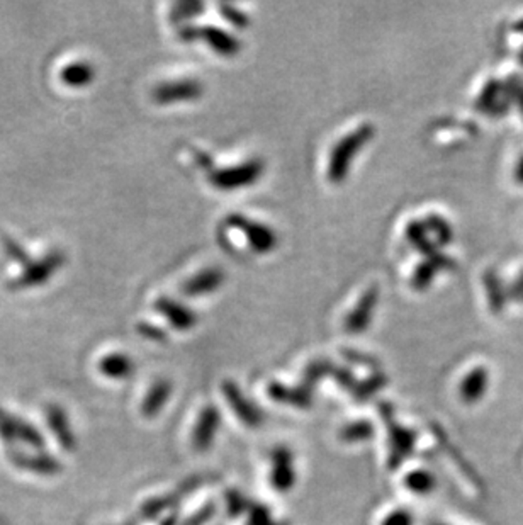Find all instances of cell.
Wrapping results in <instances>:
<instances>
[{"instance_id": "obj_1", "label": "cell", "mask_w": 523, "mask_h": 525, "mask_svg": "<svg viewBox=\"0 0 523 525\" xmlns=\"http://www.w3.org/2000/svg\"><path fill=\"white\" fill-rule=\"evenodd\" d=\"M374 135H376V128L369 122L347 133L342 140L333 146L332 155L328 159V170H326L328 181L332 184H340L345 181L354 159L361 153L363 146L374 138Z\"/></svg>"}, {"instance_id": "obj_2", "label": "cell", "mask_w": 523, "mask_h": 525, "mask_svg": "<svg viewBox=\"0 0 523 525\" xmlns=\"http://www.w3.org/2000/svg\"><path fill=\"white\" fill-rule=\"evenodd\" d=\"M226 224L243 233L248 240L250 248L257 254L272 252L279 242L277 233L270 226H267L263 223L254 222L243 215H230L226 218Z\"/></svg>"}, {"instance_id": "obj_3", "label": "cell", "mask_w": 523, "mask_h": 525, "mask_svg": "<svg viewBox=\"0 0 523 525\" xmlns=\"http://www.w3.org/2000/svg\"><path fill=\"white\" fill-rule=\"evenodd\" d=\"M65 263V254L60 248L50 250L38 262H31L27 267H24L22 274L16 279L9 281L11 289H26V287H35L40 284L46 283L61 265Z\"/></svg>"}, {"instance_id": "obj_4", "label": "cell", "mask_w": 523, "mask_h": 525, "mask_svg": "<svg viewBox=\"0 0 523 525\" xmlns=\"http://www.w3.org/2000/svg\"><path fill=\"white\" fill-rule=\"evenodd\" d=\"M263 162L261 161H250V162L228 167L222 170H215L209 176V182L222 191H233V189H242L246 185H252L261 179L263 174Z\"/></svg>"}, {"instance_id": "obj_5", "label": "cell", "mask_w": 523, "mask_h": 525, "mask_svg": "<svg viewBox=\"0 0 523 525\" xmlns=\"http://www.w3.org/2000/svg\"><path fill=\"white\" fill-rule=\"evenodd\" d=\"M7 458L20 471L33 473L38 476H57L63 471V466L57 458L48 452H24L20 449H9Z\"/></svg>"}, {"instance_id": "obj_6", "label": "cell", "mask_w": 523, "mask_h": 525, "mask_svg": "<svg viewBox=\"0 0 523 525\" xmlns=\"http://www.w3.org/2000/svg\"><path fill=\"white\" fill-rule=\"evenodd\" d=\"M474 107L478 113H481L484 116H489V118L504 116L511 107L504 82L496 81V79L488 82L481 89L480 96L476 98Z\"/></svg>"}, {"instance_id": "obj_7", "label": "cell", "mask_w": 523, "mask_h": 525, "mask_svg": "<svg viewBox=\"0 0 523 525\" xmlns=\"http://www.w3.org/2000/svg\"><path fill=\"white\" fill-rule=\"evenodd\" d=\"M204 92V87L196 79L165 82L153 89L152 98L157 104H176V102L198 101Z\"/></svg>"}, {"instance_id": "obj_8", "label": "cell", "mask_w": 523, "mask_h": 525, "mask_svg": "<svg viewBox=\"0 0 523 525\" xmlns=\"http://www.w3.org/2000/svg\"><path fill=\"white\" fill-rule=\"evenodd\" d=\"M379 302V289L376 286H371L359 300V303L354 306V310L348 313L345 320V330L348 333H363L367 330L369 324L372 322L374 310Z\"/></svg>"}, {"instance_id": "obj_9", "label": "cell", "mask_w": 523, "mask_h": 525, "mask_svg": "<svg viewBox=\"0 0 523 525\" xmlns=\"http://www.w3.org/2000/svg\"><path fill=\"white\" fill-rule=\"evenodd\" d=\"M46 422L63 451L74 452L77 449V437H75L74 427L70 424L68 415L65 413V410L61 408L60 404H48L46 406Z\"/></svg>"}, {"instance_id": "obj_10", "label": "cell", "mask_w": 523, "mask_h": 525, "mask_svg": "<svg viewBox=\"0 0 523 525\" xmlns=\"http://www.w3.org/2000/svg\"><path fill=\"white\" fill-rule=\"evenodd\" d=\"M222 391L226 396V402L231 406V410L238 415V419L243 424L248 427H259L262 424V413L257 410V406L252 404L250 400L245 398L240 388L231 381H226L222 384Z\"/></svg>"}, {"instance_id": "obj_11", "label": "cell", "mask_w": 523, "mask_h": 525, "mask_svg": "<svg viewBox=\"0 0 523 525\" xmlns=\"http://www.w3.org/2000/svg\"><path fill=\"white\" fill-rule=\"evenodd\" d=\"M218 428H220V411L216 410V406L209 404L202 410L198 424L194 427V434H192L194 447L198 451H206L209 445L213 444Z\"/></svg>"}, {"instance_id": "obj_12", "label": "cell", "mask_w": 523, "mask_h": 525, "mask_svg": "<svg viewBox=\"0 0 523 525\" xmlns=\"http://www.w3.org/2000/svg\"><path fill=\"white\" fill-rule=\"evenodd\" d=\"M155 310L160 313L161 317H165L168 320V324L172 325L176 330H191L198 324V317L192 310H189L185 304L177 303L170 298H160L155 303Z\"/></svg>"}, {"instance_id": "obj_13", "label": "cell", "mask_w": 523, "mask_h": 525, "mask_svg": "<svg viewBox=\"0 0 523 525\" xmlns=\"http://www.w3.org/2000/svg\"><path fill=\"white\" fill-rule=\"evenodd\" d=\"M454 269V261L445 255L442 252H439L437 255L423 261L422 263L417 265L415 272H413V278H411V286L417 289V291H425L432 281L435 279L437 272H442V270H450Z\"/></svg>"}, {"instance_id": "obj_14", "label": "cell", "mask_w": 523, "mask_h": 525, "mask_svg": "<svg viewBox=\"0 0 523 525\" xmlns=\"http://www.w3.org/2000/svg\"><path fill=\"white\" fill-rule=\"evenodd\" d=\"M199 40L204 41L220 57H237V53L242 48L240 41L233 38L224 29L215 27V26H202V27H199Z\"/></svg>"}, {"instance_id": "obj_15", "label": "cell", "mask_w": 523, "mask_h": 525, "mask_svg": "<svg viewBox=\"0 0 523 525\" xmlns=\"http://www.w3.org/2000/svg\"><path fill=\"white\" fill-rule=\"evenodd\" d=\"M222 281H224V272L218 267H209L204 269L199 274L192 276L191 279H187L185 284L182 286L183 294L187 296H202V294H209L215 293L216 289H220Z\"/></svg>"}, {"instance_id": "obj_16", "label": "cell", "mask_w": 523, "mask_h": 525, "mask_svg": "<svg viewBox=\"0 0 523 525\" xmlns=\"http://www.w3.org/2000/svg\"><path fill=\"white\" fill-rule=\"evenodd\" d=\"M296 473L293 465V456L287 449H277L272 456V485L279 491H287L294 485Z\"/></svg>"}, {"instance_id": "obj_17", "label": "cell", "mask_w": 523, "mask_h": 525, "mask_svg": "<svg viewBox=\"0 0 523 525\" xmlns=\"http://www.w3.org/2000/svg\"><path fill=\"white\" fill-rule=\"evenodd\" d=\"M489 386V372L484 369L483 365L474 367L459 386V395L464 404H478L483 400L484 393Z\"/></svg>"}, {"instance_id": "obj_18", "label": "cell", "mask_w": 523, "mask_h": 525, "mask_svg": "<svg viewBox=\"0 0 523 525\" xmlns=\"http://www.w3.org/2000/svg\"><path fill=\"white\" fill-rule=\"evenodd\" d=\"M406 240L411 243L413 248H417L426 259H430L441 252V247L435 243V240L430 239V233L426 231L422 222L408 223Z\"/></svg>"}, {"instance_id": "obj_19", "label": "cell", "mask_w": 523, "mask_h": 525, "mask_svg": "<svg viewBox=\"0 0 523 525\" xmlns=\"http://www.w3.org/2000/svg\"><path fill=\"white\" fill-rule=\"evenodd\" d=\"M99 371L105 378L122 380V378H128L133 374L135 364L131 361V357L124 356L121 352H114V354H109L102 359L99 363Z\"/></svg>"}, {"instance_id": "obj_20", "label": "cell", "mask_w": 523, "mask_h": 525, "mask_svg": "<svg viewBox=\"0 0 523 525\" xmlns=\"http://www.w3.org/2000/svg\"><path fill=\"white\" fill-rule=\"evenodd\" d=\"M61 81L70 87L89 85L96 77V70L89 61H74L61 70Z\"/></svg>"}, {"instance_id": "obj_21", "label": "cell", "mask_w": 523, "mask_h": 525, "mask_svg": "<svg viewBox=\"0 0 523 525\" xmlns=\"http://www.w3.org/2000/svg\"><path fill=\"white\" fill-rule=\"evenodd\" d=\"M170 395H172V384L168 383V381H159V383L155 384V386L148 391L144 402L141 404V411H143V415H144L146 419L159 415L161 411V408H163V404L168 402Z\"/></svg>"}, {"instance_id": "obj_22", "label": "cell", "mask_w": 523, "mask_h": 525, "mask_svg": "<svg viewBox=\"0 0 523 525\" xmlns=\"http://www.w3.org/2000/svg\"><path fill=\"white\" fill-rule=\"evenodd\" d=\"M484 284H486V294H488L489 308L495 313H502V310L506 304V298H508V293L504 289L502 279L498 278V274L495 270H488V274L484 276Z\"/></svg>"}, {"instance_id": "obj_23", "label": "cell", "mask_w": 523, "mask_h": 525, "mask_svg": "<svg viewBox=\"0 0 523 525\" xmlns=\"http://www.w3.org/2000/svg\"><path fill=\"white\" fill-rule=\"evenodd\" d=\"M391 443H393V452L391 465H400L402 458L413 451V434L402 428L400 425H391Z\"/></svg>"}, {"instance_id": "obj_24", "label": "cell", "mask_w": 523, "mask_h": 525, "mask_svg": "<svg viewBox=\"0 0 523 525\" xmlns=\"http://www.w3.org/2000/svg\"><path fill=\"white\" fill-rule=\"evenodd\" d=\"M423 226L426 228L428 233H432L435 237V243L439 247H443L447 243L454 240V231H452V226L449 224L447 220H443L442 216H437V215H428L425 220H423Z\"/></svg>"}, {"instance_id": "obj_25", "label": "cell", "mask_w": 523, "mask_h": 525, "mask_svg": "<svg viewBox=\"0 0 523 525\" xmlns=\"http://www.w3.org/2000/svg\"><path fill=\"white\" fill-rule=\"evenodd\" d=\"M16 437H18L20 443L35 449L36 452L43 451V447L46 445V441H44L40 430L35 425L26 422L24 419H20V417H18V420H16Z\"/></svg>"}, {"instance_id": "obj_26", "label": "cell", "mask_w": 523, "mask_h": 525, "mask_svg": "<svg viewBox=\"0 0 523 525\" xmlns=\"http://www.w3.org/2000/svg\"><path fill=\"white\" fill-rule=\"evenodd\" d=\"M269 393L274 400L285 402V404H298V406H306L309 404V395L306 391H296L291 388H285L284 384L274 383L269 388Z\"/></svg>"}, {"instance_id": "obj_27", "label": "cell", "mask_w": 523, "mask_h": 525, "mask_svg": "<svg viewBox=\"0 0 523 525\" xmlns=\"http://www.w3.org/2000/svg\"><path fill=\"white\" fill-rule=\"evenodd\" d=\"M16 420L18 417L9 413L5 408L0 406V441L7 445L9 449L14 447V443L18 441L16 437Z\"/></svg>"}, {"instance_id": "obj_28", "label": "cell", "mask_w": 523, "mask_h": 525, "mask_svg": "<svg viewBox=\"0 0 523 525\" xmlns=\"http://www.w3.org/2000/svg\"><path fill=\"white\" fill-rule=\"evenodd\" d=\"M406 486L410 488V491L425 495V493H430L433 490L435 478L428 471H415V473H410L406 476Z\"/></svg>"}, {"instance_id": "obj_29", "label": "cell", "mask_w": 523, "mask_h": 525, "mask_svg": "<svg viewBox=\"0 0 523 525\" xmlns=\"http://www.w3.org/2000/svg\"><path fill=\"white\" fill-rule=\"evenodd\" d=\"M202 7L204 5L199 4V2H181V4H176L174 9H172V18L179 20V22H185V20L199 16Z\"/></svg>"}, {"instance_id": "obj_30", "label": "cell", "mask_w": 523, "mask_h": 525, "mask_svg": "<svg viewBox=\"0 0 523 525\" xmlns=\"http://www.w3.org/2000/svg\"><path fill=\"white\" fill-rule=\"evenodd\" d=\"M506 85V92H508V98L511 106H517L519 111L522 113L523 116V79L522 77H517V75H511L510 79L504 81Z\"/></svg>"}, {"instance_id": "obj_31", "label": "cell", "mask_w": 523, "mask_h": 525, "mask_svg": "<svg viewBox=\"0 0 523 525\" xmlns=\"http://www.w3.org/2000/svg\"><path fill=\"white\" fill-rule=\"evenodd\" d=\"M372 437V427L365 422H357V424L348 425L342 432V439L355 443V441H365Z\"/></svg>"}, {"instance_id": "obj_32", "label": "cell", "mask_w": 523, "mask_h": 525, "mask_svg": "<svg viewBox=\"0 0 523 525\" xmlns=\"http://www.w3.org/2000/svg\"><path fill=\"white\" fill-rule=\"evenodd\" d=\"M2 242H4V248H5L7 255H9L12 261L22 263L24 267H27L29 263L33 262V261L29 259L27 252H26V250L20 247V243L14 242L11 237H4V239H2Z\"/></svg>"}, {"instance_id": "obj_33", "label": "cell", "mask_w": 523, "mask_h": 525, "mask_svg": "<svg viewBox=\"0 0 523 525\" xmlns=\"http://www.w3.org/2000/svg\"><path fill=\"white\" fill-rule=\"evenodd\" d=\"M220 11H222L224 20H230V22H231V24H235V26H246V24H248L246 16H245L243 12H240L238 9H235L233 5L222 4V5H220Z\"/></svg>"}, {"instance_id": "obj_34", "label": "cell", "mask_w": 523, "mask_h": 525, "mask_svg": "<svg viewBox=\"0 0 523 525\" xmlns=\"http://www.w3.org/2000/svg\"><path fill=\"white\" fill-rule=\"evenodd\" d=\"M381 525H413V515L406 510H394L386 515Z\"/></svg>"}, {"instance_id": "obj_35", "label": "cell", "mask_w": 523, "mask_h": 525, "mask_svg": "<svg viewBox=\"0 0 523 525\" xmlns=\"http://www.w3.org/2000/svg\"><path fill=\"white\" fill-rule=\"evenodd\" d=\"M510 294H511L515 300L523 302V272L519 278H517V281L513 283V286L510 287Z\"/></svg>"}, {"instance_id": "obj_36", "label": "cell", "mask_w": 523, "mask_h": 525, "mask_svg": "<svg viewBox=\"0 0 523 525\" xmlns=\"http://www.w3.org/2000/svg\"><path fill=\"white\" fill-rule=\"evenodd\" d=\"M513 177H515V182H517V184H520V185H523V155L522 159L519 161V163L515 165V170H513Z\"/></svg>"}, {"instance_id": "obj_37", "label": "cell", "mask_w": 523, "mask_h": 525, "mask_svg": "<svg viewBox=\"0 0 523 525\" xmlns=\"http://www.w3.org/2000/svg\"><path fill=\"white\" fill-rule=\"evenodd\" d=\"M513 31H515V33H519V35H523V20H519V22H515V26H513Z\"/></svg>"}, {"instance_id": "obj_38", "label": "cell", "mask_w": 523, "mask_h": 525, "mask_svg": "<svg viewBox=\"0 0 523 525\" xmlns=\"http://www.w3.org/2000/svg\"><path fill=\"white\" fill-rule=\"evenodd\" d=\"M519 60H520V63L523 65V48L520 50V53H519Z\"/></svg>"}, {"instance_id": "obj_39", "label": "cell", "mask_w": 523, "mask_h": 525, "mask_svg": "<svg viewBox=\"0 0 523 525\" xmlns=\"http://www.w3.org/2000/svg\"><path fill=\"white\" fill-rule=\"evenodd\" d=\"M439 525H442V524H439Z\"/></svg>"}]
</instances>
